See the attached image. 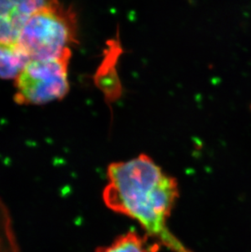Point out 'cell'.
<instances>
[{"label": "cell", "mask_w": 251, "mask_h": 252, "mask_svg": "<svg viewBox=\"0 0 251 252\" xmlns=\"http://www.w3.org/2000/svg\"></svg>", "instance_id": "8"}, {"label": "cell", "mask_w": 251, "mask_h": 252, "mask_svg": "<svg viewBox=\"0 0 251 252\" xmlns=\"http://www.w3.org/2000/svg\"><path fill=\"white\" fill-rule=\"evenodd\" d=\"M103 200L113 212L135 220L146 235L172 252H192L167 226L179 197L177 181L146 155L113 162L107 171Z\"/></svg>", "instance_id": "1"}, {"label": "cell", "mask_w": 251, "mask_h": 252, "mask_svg": "<svg viewBox=\"0 0 251 252\" xmlns=\"http://www.w3.org/2000/svg\"><path fill=\"white\" fill-rule=\"evenodd\" d=\"M30 61L18 46L0 44V78L17 79Z\"/></svg>", "instance_id": "6"}, {"label": "cell", "mask_w": 251, "mask_h": 252, "mask_svg": "<svg viewBox=\"0 0 251 252\" xmlns=\"http://www.w3.org/2000/svg\"><path fill=\"white\" fill-rule=\"evenodd\" d=\"M150 237L140 236L135 231H129L119 236L110 245L101 247L95 252H157L161 247L157 243L150 244Z\"/></svg>", "instance_id": "5"}, {"label": "cell", "mask_w": 251, "mask_h": 252, "mask_svg": "<svg viewBox=\"0 0 251 252\" xmlns=\"http://www.w3.org/2000/svg\"><path fill=\"white\" fill-rule=\"evenodd\" d=\"M0 252H21L9 210L0 198Z\"/></svg>", "instance_id": "7"}, {"label": "cell", "mask_w": 251, "mask_h": 252, "mask_svg": "<svg viewBox=\"0 0 251 252\" xmlns=\"http://www.w3.org/2000/svg\"><path fill=\"white\" fill-rule=\"evenodd\" d=\"M58 0H0V44L17 45L25 25L41 10Z\"/></svg>", "instance_id": "4"}, {"label": "cell", "mask_w": 251, "mask_h": 252, "mask_svg": "<svg viewBox=\"0 0 251 252\" xmlns=\"http://www.w3.org/2000/svg\"><path fill=\"white\" fill-rule=\"evenodd\" d=\"M77 43L75 14L59 3L37 12L20 33L17 46L31 60L71 57Z\"/></svg>", "instance_id": "2"}, {"label": "cell", "mask_w": 251, "mask_h": 252, "mask_svg": "<svg viewBox=\"0 0 251 252\" xmlns=\"http://www.w3.org/2000/svg\"><path fill=\"white\" fill-rule=\"evenodd\" d=\"M70 57L31 60L15 79V100L22 105H43L64 97L69 89Z\"/></svg>", "instance_id": "3"}]
</instances>
